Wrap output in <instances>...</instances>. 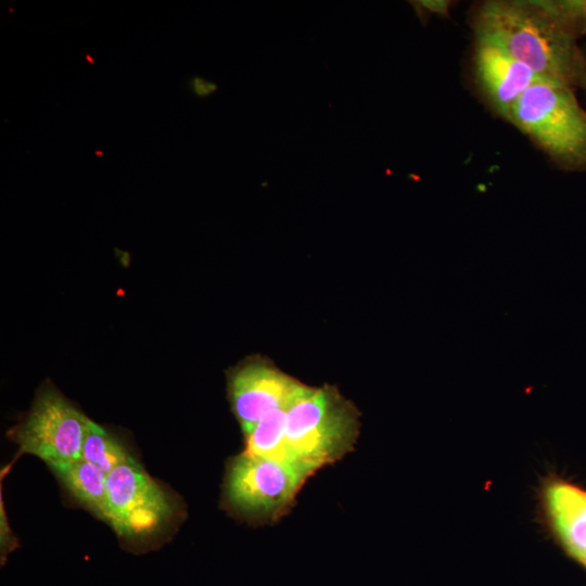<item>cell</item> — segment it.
Wrapping results in <instances>:
<instances>
[{"label":"cell","mask_w":586,"mask_h":586,"mask_svg":"<svg viewBox=\"0 0 586 586\" xmlns=\"http://www.w3.org/2000/svg\"><path fill=\"white\" fill-rule=\"evenodd\" d=\"M173 504L163 488L136 461L107 474L105 519L128 537L160 528L171 515Z\"/></svg>","instance_id":"6"},{"label":"cell","mask_w":586,"mask_h":586,"mask_svg":"<svg viewBox=\"0 0 586 586\" xmlns=\"http://www.w3.org/2000/svg\"><path fill=\"white\" fill-rule=\"evenodd\" d=\"M189 88L198 98H207L218 90V85L200 76H194L189 81Z\"/></svg>","instance_id":"15"},{"label":"cell","mask_w":586,"mask_h":586,"mask_svg":"<svg viewBox=\"0 0 586 586\" xmlns=\"http://www.w3.org/2000/svg\"><path fill=\"white\" fill-rule=\"evenodd\" d=\"M55 473L78 501L105 519L107 474L103 470L79 459L55 470Z\"/></svg>","instance_id":"10"},{"label":"cell","mask_w":586,"mask_h":586,"mask_svg":"<svg viewBox=\"0 0 586 586\" xmlns=\"http://www.w3.org/2000/svg\"><path fill=\"white\" fill-rule=\"evenodd\" d=\"M409 3L422 22L432 14L447 15L450 5V2L445 0H417L409 1Z\"/></svg>","instance_id":"14"},{"label":"cell","mask_w":586,"mask_h":586,"mask_svg":"<svg viewBox=\"0 0 586 586\" xmlns=\"http://www.w3.org/2000/svg\"><path fill=\"white\" fill-rule=\"evenodd\" d=\"M548 523L565 551L586 568V491L560 479L543 487Z\"/></svg>","instance_id":"9"},{"label":"cell","mask_w":586,"mask_h":586,"mask_svg":"<svg viewBox=\"0 0 586 586\" xmlns=\"http://www.w3.org/2000/svg\"><path fill=\"white\" fill-rule=\"evenodd\" d=\"M304 385L262 356L233 369L228 379L229 397L244 435L266 415L286 407Z\"/></svg>","instance_id":"7"},{"label":"cell","mask_w":586,"mask_h":586,"mask_svg":"<svg viewBox=\"0 0 586 586\" xmlns=\"http://www.w3.org/2000/svg\"><path fill=\"white\" fill-rule=\"evenodd\" d=\"M86 58L89 60V62H91L93 64V61H92V59H90V55L87 54Z\"/></svg>","instance_id":"16"},{"label":"cell","mask_w":586,"mask_h":586,"mask_svg":"<svg viewBox=\"0 0 586 586\" xmlns=\"http://www.w3.org/2000/svg\"><path fill=\"white\" fill-rule=\"evenodd\" d=\"M358 432V410L331 385H304L285 410L290 463L306 479L352 450Z\"/></svg>","instance_id":"2"},{"label":"cell","mask_w":586,"mask_h":586,"mask_svg":"<svg viewBox=\"0 0 586 586\" xmlns=\"http://www.w3.org/2000/svg\"><path fill=\"white\" fill-rule=\"evenodd\" d=\"M90 422L58 391L44 387L14 430L13 440L22 453L39 457L55 471L81 459Z\"/></svg>","instance_id":"4"},{"label":"cell","mask_w":586,"mask_h":586,"mask_svg":"<svg viewBox=\"0 0 586 586\" xmlns=\"http://www.w3.org/2000/svg\"><path fill=\"white\" fill-rule=\"evenodd\" d=\"M507 120L560 168L586 170V111L572 87L537 80L519 98Z\"/></svg>","instance_id":"3"},{"label":"cell","mask_w":586,"mask_h":586,"mask_svg":"<svg viewBox=\"0 0 586 586\" xmlns=\"http://www.w3.org/2000/svg\"><path fill=\"white\" fill-rule=\"evenodd\" d=\"M475 39L496 44L539 78L586 92L584 49L549 0H491L472 16Z\"/></svg>","instance_id":"1"},{"label":"cell","mask_w":586,"mask_h":586,"mask_svg":"<svg viewBox=\"0 0 586 586\" xmlns=\"http://www.w3.org/2000/svg\"><path fill=\"white\" fill-rule=\"evenodd\" d=\"M286 407L269 412L245 434L246 453L291 466L285 443Z\"/></svg>","instance_id":"11"},{"label":"cell","mask_w":586,"mask_h":586,"mask_svg":"<svg viewBox=\"0 0 586 586\" xmlns=\"http://www.w3.org/2000/svg\"><path fill=\"white\" fill-rule=\"evenodd\" d=\"M585 55H586V49H584Z\"/></svg>","instance_id":"17"},{"label":"cell","mask_w":586,"mask_h":586,"mask_svg":"<svg viewBox=\"0 0 586 586\" xmlns=\"http://www.w3.org/2000/svg\"><path fill=\"white\" fill-rule=\"evenodd\" d=\"M473 69L487 104L505 119L525 90L542 79L496 44L479 39L475 40Z\"/></svg>","instance_id":"8"},{"label":"cell","mask_w":586,"mask_h":586,"mask_svg":"<svg viewBox=\"0 0 586 586\" xmlns=\"http://www.w3.org/2000/svg\"><path fill=\"white\" fill-rule=\"evenodd\" d=\"M305 480L288 463L244 451L228 467L225 493L235 510L255 518H275L291 505Z\"/></svg>","instance_id":"5"},{"label":"cell","mask_w":586,"mask_h":586,"mask_svg":"<svg viewBox=\"0 0 586 586\" xmlns=\"http://www.w3.org/2000/svg\"><path fill=\"white\" fill-rule=\"evenodd\" d=\"M81 459L99 467L106 474L119 466L136 461L114 435L93 421L85 435Z\"/></svg>","instance_id":"12"},{"label":"cell","mask_w":586,"mask_h":586,"mask_svg":"<svg viewBox=\"0 0 586 586\" xmlns=\"http://www.w3.org/2000/svg\"><path fill=\"white\" fill-rule=\"evenodd\" d=\"M553 11L576 37L586 35V0H549Z\"/></svg>","instance_id":"13"}]
</instances>
